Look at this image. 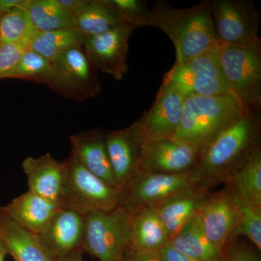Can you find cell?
<instances>
[{
	"instance_id": "cell-1",
	"label": "cell",
	"mask_w": 261,
	"mask_h": 261,
	"mask_svg": "<svg viewBox=\"0 0 261 261\" xmlns=\"http://www.w3.org/2000/svg\"><path fill=\"white\" fill-rule=\"evenodd\" d=\"M260 147V108H247L200 151L196 170L203 186L229 183L233 172Z\"/></svg>"
},
{
	"instance_id": "cell-2",
	"label": "cell",
	"mask_w": 261,
	"mask_h": 261,
	"mask_svg": "<svg viewBox=\"0 0 261 261\" xmlns=\"http://www.w3.org/2000/svg\"><path fill=\"white\" fill-rule=\"evenodd\" d=\"M152 10V27L164 32L176 49V61L181 63L219 45L211 15V1L187 8H176L158 1Z\"/></svg>"
},
{
	"instance_id": "cell-3",
	"label": "cell",
	"mask_w": 261,
	"mask_h": 261,
	"mask_svg": "<svg viewBox=\"0 0 261 261\" xmlns=\"http://www.w3.org/2000/svg\"><path fill=\"white\" fill-rule=\"evenodd\" d=\"M246 108L231 92L187 97L184 101L179 126L171 139L201 149Z\"/></svg>"
},
{
	"instance_id": "cell-4",
	"label": "cell",
	"mask_w": 261,
	"mask_h": 261,
	"mask_svg": "<svg viewBox=\"0 0 261 261\" xmlns=\"http://www.w3.org/2000/svg\"><path fill=\"white\" fill-rule=\"evenodd\" d=\"M81 249L99 261H123L130 245V215L118 205L84 215Z\"/></svg>"
},
{
	"instance_id": "cell-5",
	"label": "cell",
	"mask_w": 261,
	"mask_h": 261,
	"mask_svg": "<svg viewBox=\"0 0 261 261\" xmlns=\"http://www.w3.org/2000/svg\"><path fill=\"white\" fill-rule=\"evenodd\" d=\"M197 170L177 174L139 171L120 190L119 205L130 215L142 207H156L173 196L201 185Z\"/></svg>"
},
{
	"instance_id": "cell-6",
	"label": "cell",
	"mask_w": 261,
	"mask_h": 261,
	"mask_svg": "<svg viewBox=\"0 0 261 261\" xmlns=\"http://www.w3.org/2000/svg\"><path fill=\"white\" fill-rule=\"evenodd\" d=\"M66 163L61 207L84 216L95 211L113 210L119 205V190L89 172L72 154Z\"/></svg>"
},
{
	"instance_id": "cell-7",
	"label": "cell",
	"mask_w": 261,
	"mask_h": 261,
	"mask_svg": "<svg viewBox=\"0 0 261 261\" xmlns=\"http://www.w3.org/2000/svg\"><path fill=\"white\" fill-rule=\"evenodd\" d=\"M221 69L230 92L245 108L261 104V42L249 46L219 44Z\"/></svg>"
},
{
	"instance_id": "cell-8",
	"label": "cell",
	"mask_w": 261,
	"mask_h": 261,
	"mask_svg": "<svg viewBox=\"0 0 261 261\" xmlns=\"http://www.w3.org/2000/svg\"><path fill=\"white\" fill-rule=\"evenodd\" d=\"M163 84L171 86L185 97L231 92L220 63L219 44L200 56L175 63L164 75Z\"/></svg>"
},
{
	"instance_id": "cell-9",
	"label": "cell",
	"mask_w": 261,
	"mask_h": 261,
	"mask_svg": "<svg viewBox=\"0 0 261 261\" xmlns=\"http://www.w3.org/2000/svg\"><path fill=\"white\" fill-rule=\"evenodd\" d=\"M211 15L216 40L228 46L260 43V13L249 0H211Z\"/></svg>"
},
{
	"instance_id": "cell-10",
	"label": "cell",
	"mask_w": 261,
	"mask_h": 261,
	"mask_svg": "<svg viewBox=\"0 0 261 261\" xmlns=\"http://www.w3.org/2000/svg\"><path fill=\"white\" fill-rule=\"evenodd\" d=\"M54 73L49 88L63 97L83 102L102 91L100 81L82 47L71 48L53 61Z\"/></svg>"
},
{
	"instance_id": "cell-11",
	"label": "cell",
	"mask_w": 261,
	"mask_h": 261,
	"mask_svg": "<svg viewBox=\"0 0 261 261\" xmlns=\"http://www.w3.org/2000/svg\"><path fill=\"white\" fill-rule=\"evenodd\" d=\"M135 30L121 25L108 32L84 37L82 49L97 70L121 80L128 72V39Z\"/></svg>"
},
{
	"instance_id": "cell-12",
	"label": "cell",
	"mask_w": 261,
	"mask_h": 261,
	"mask_svg": "<svg viewBox=\"0 0 261 261\" xmlns=\"http://www.w3.org/2000/svg\"><path fill=\"white\" fill-rule=\"evenodd\" d=\"M196 215L206 236L221 250L236 240L240 210L228 187L209 194Z\"/></svg>"
},
{
	"instance_id": "cell-13",
	"label": "cell",
	"mask_w": 261,
	"mask_h": 261,
	"mask_svg": "<svg viewBox=\"0 0 261 261\" xmlns=\"http://www.w3.org/2000/svg\"><path fill=\"white\" fill-rule=\"evenodd\" d=\"M185 96L168 84H161L153 106L136 121L145 142L171 138L181 121Z\"/></svg>"
},
{
	"instance_id": "cell-14",
	"label": "cell",
	"mask_w": 261,
	"mask_h": 261,
	"mask_svg": "<svg viewBox=\"0 0 261 261\" xmlns=\"http://www.w3.org/2000/svg\"><path fill=\"white\" fill-rule=\"evenodd\" d=\"M200 148L171 138L145 142L142 147L140 171L177 174L196 169Z\"/></svg>"
},
{
	"instance_id": "cell-15",
	"label": "cell",
	"mask_w": 261,
	"mask_h": 261,
	"mask_svg": "<svg viewBox=\"0 0 261 261\" xmlns=\"http://www.w3.org/2000/svg\"><path fill=\"white\" fill-rule=\"evenodd\" d=\"M108 157L120 190L140 171L144 142L136 123L105 134Z\"/></svg>"
},
{
	"instance_id": "cell-16",
	"label": "cell",
	"mask_w": 261,
	"mask_h": 261,
	"mask_svg": "<svg viewBox=\"0 0 261 261\" xmlns=\"http://www.w3.org/2000/svg\"><path fill=\"white\" fill-rule=\"evenodd\" d=\"M22 168L27 178L29 191L60 205L66 176V160L60 161L46 153L24 159Z\"/></svg>"
},
{
	"instance_id": "cell-17",
	"label": "cell",
	"mask_w": 261,
	"mask_h": 261,
	"mask_svg": "<svg viewBox=\"0 0 261 261\" xmlns=\"http://www.w3.org/2000/svg\"><path fill=\"white\" fill-rule=\"evenodd\" d=\"M84 233V216L61 207L51 216L39 236L54 258L81 248Z\"/></svg>"
},
{
	"instance_id": "cell-18",
	"label": "cell",
	"mask_w": 261,
	"mask_h": 261,
	"mask_svg": "<svg viewBox=\"0 0 261 261\" xmlns=\"http://www.w3.org/2000/svg\"><path fill=\"white\" fill-rule=\"evenodd\" d=\"M70 154L89 172L118 190L108 157L105 134L99 130L80 132L70 136Z\"/></svg>"
},
{
	"instance_id": "cell-19",
	"label": "cell",
	"mask_w": 261,
	"mask_h": 261,
	"mask_svg": "<svg viewBox=\"0 0 261 261\" xmlns=\"http://www.w3.org/2000/svg\"><path fill=\"white\" fill-rule=\"evenodd\" d=\"M0 238L15 261H53L39 235L19 226L1 208Z\"/></svg>"
},
{
	"instance_id": "cell-20",
	"label": "cell",
	"mask_w": 261,
	"mask_h": 261,
	"mask_svg": "<svg viewBox=\"0 0 261 261\" xmlns=\"http://www.w3.org/2000/svg\"><path fill=\"white\" fill-rule=\"evenodd\" d=\"M61 206L28 191L0 207L22 228L39 235Z\"/></svg>"
},
{
	"instance_id": "cell-21",
	"label": "cell",
	"mask_w": 261,
	"mask_h": 261,
	"mask_svg": "<svg viewBox=\"0 0 261 261\" xmlns=\"http://www.w3.org/2000/svg\"><path fill=\"white\" fill-rule=\"evenodd\" d=\"M209 190V187L197 185L173 196L156 207L169 240L197 213L210 194Z\"/></svg>"
},
{
	"instance_id": "cell-22",
	"label": "cell",
	"mask_w": 261,
	"mask_h": 261,
	"mask_svg": "<svg viewBox=\"0 0 261 261\" xmlns=\"http://www.w3.org/2000/svg\"><path fill=\"white\" fill-rule=\"evenodd\" d=\"M169 243V238L159 211L142 207L130 215L129 247L140 251H159Z\"/></svg>"
},
{
	"instance_id": "cell-23",
	"label": "cell",
	"mask_w": 261,
	"mask_h": 261,
	"mask_svg": "<svg viewBox=\"0 0 261 261\" xmlns=\"http://www.w3.org/2000/svg\"><path fill=\"white\" fill-rule=\"evenodd\" d=\"M169 244L184 255L200 261H221L224 256V250L206 236L196 214L169 240Z\"/></svg>"
},
{
	"instance_id": "cell-24",
	"label": "cell",
	"mask_w": 261,
	"mask_h": 261,
	"mask_svg": "<svg viewBox=\"0 0 261 261\" xmlns=\"http://www.w3.org/2000/svg\"><path fill=\"white\" fill-rule=\"evenodd\" d=\"M20 6L38 32L75 29L74 17L62 7L58 0H24Z\"/></svg>"
},
{
	"instance_id": "cell-25",
	"label": "cell",
	"mask_w": 261,
	"mask_h": 261,
	"mask_svg": "<svg viewBox=\"0 0 261 261\" xmlns=\"http://www.w3.org/2000/svg\"><path fill=\"white\" fill-rule=\"evenodd\" d=\"M75 19V29L84 37L126 25L108 0H89L88 5Z\"/></svg>"
},
{
	"instance_id": "cell-26",
	"label": "cell",
	"mask_w": 261,
	"mask_h": 261,
	"mask_svg": "<svg viewBox=\"0 0 261 261\" xmlns=\"http://www.w3.org/2000/svg\"><path fill=\"white\" fill-rule=\"evenodd\" d=\"M243 199L261 208V149L257 147L233 172L227 184Z\"/></svg>"
},
{
	"instance_id": "cell-27",
	"label": "cell",
	"mask_w": 261,
	"mask_h": 261,
	"mask_svg": "<svg viewBox=\"0 0 261 261\" xmlns=\"http://www.w3.org/2000/svg\"><path fill=\"white\" fill-rule=\"evenodd\" d=\"M84 37L75 29H61L51 32H37L34 34L29 49L54 61L71 48L82 47Z\"/></svg>"
},
{
	"instance_id": "cell-28",
	"label": "cell",
	"mask_w": 261,
	"mask_h": 261,
	"mask_svg": "<svg viewBox=\"0 0 261 261\" xmlns=\"http://www.w3.org/2000/svg\"><path fill=\"white\" fill-rule=\"evenodd\" d=\"M54 73L53 61L39 53L27 49L7 79L31 81L49 87Z\"/></svg>"
},
{
	"instance_id": "cell-29",
	"label": "cell",
	"mask_w": 261,
	"mask_h": 261,
	"mask_svg": "<svg viewBox=\"0 0 261 261\" xmlns=\"http://www.w3.org/2000/svg\"><path fill=\"white\" fill-rule=\"evenodd\" d=\"M20 5L0 17V43L25 44L29 46L37 32L33 27L27 12Z\"/></svg>"
},
{
	"instance_id": "cell-30",
	"label": "cell",
	"mask_w": 261,
	"mask_h": 261,
	"mask_svg": "<svg viewBox=\"0 0 261 261\" xmlns=\"http://www.w3.org/2000/svg\"><path fill=\"white\" fill-rule=\"evenodd\" d=\"M238 204L240 220L236 231V238L240 235L246 237L252 243L261 250V208L252 205L239 195L232 187L227 185Z\"/></svg>"
},
{
	"instance_id": "cell-31",
	"label": "cell",
	"mask_w": 261,
	"mask_h": 261,
	"mask_svg": "<svg viewBox=\"0 0 261 261\" xmlns=\"http://www.w3.org/2000/svg\"><path fill=\"white\" fill-rule=\"evenodd\" d=\"M109 4L121 15L126 25L138 29L152 27V10L142 0H108Z\"/></svg>"
},
{
	"instance_id": "cell-32",
	"label": "cell",
	"mask_w": 261,
	"mask_h": 261,
	"mask_svg": "<svg viewBox=\"0 0 261 261\" xmlns=\"http://www.w3.org/2000/svg\"><path fill=\"white\" fill-rule=\"evenodd\" d=\"M28 49L29 45L25 44L0 43V80L7 79Z\"/></svg>"
},
{
	"instance_id": "cell-33",
	"label": "cell",
	"mask_w": 261,
	"mask_h": 261,
	"mask_svg": "<svg viewBox=\"0 0 261 261\" xmlns=\"http://www.w3.org/2000/svg\"><path fill=\"white\" fill-rule=\"evenodd\" d=\"M221 261H260V258L251 247L235 240L224 249Z\"/></svg>"
},
{
	"instance_id": "cell-34",
	"label": "cell",
	"mask_w": 261,
	"mask_h": 261,
	"mask_svg": "<svg viewBox=\"0 0 261 261\" xmlns=\"http://www.w3.org/2000/svg\"><path fill=\"white\" fill-rule=\"evenodd\" d=\"M123 261H163L159 251H140L128 247Z\"/></svg>"
},
{
	"instance_id": "cell-35",
	"label": "cell",
	"mask_w": 261,
	"mask_h": 261,
	"mask_svg": "<svg viewBox=\"0 0 261 261\" xmlns=\"http://www.w3.org/2000/svg\"><path fill=\"white\" fill-rule=\"evenodd\" d=\"M159 253L163 261H200L184 255L175 250L169 243L161 248Z\"/></svg>"
},
{
	"instance_id": "cell-36",
	"label": "cell",
	"mask_w": 261,
	"mask_h": 261,
	"mask_svg": "<svg viewBox=\"0 0 261 261\" xmlns=\"http://www.w3.org/2000/svg\"><path fill=\"white\" fill-rule=\"evenodd\" d=\"M58 2L65 10L75 18L83 11L89 0H58Z\"/></svg>"
},
{
	"instance_id": "cell-37",
	"label": "cell",
	"mask_w": 261,
	"mask_h": 261,
	"mask_svg": "<svg viewBox=\"0 0 261 261\" xmlns=\"http://www.w3.org/2000/svg\"><path fill=\"white\" fill-rule=\"evenodd\" d=\"M83 255V250L77 249L63 256L54 257L53 261H84Z\"/></svg>"
},
{
	"instance_id": "cell-38",
	"label": "cell",
	"mask_w": 261,
	"mask_h": 261,
	"mask_svg": "<svg viewBox=\"0 0 261 261\" xmlns=\"http://www.w3.org/2000/svg\"><path fill=\"white\" fill-rule=\"evenodd\" d=\"M7 255H8V252H7L6 248H5L4 243L0 238V261H4Z\"/></svg>"
}]
</instances>
